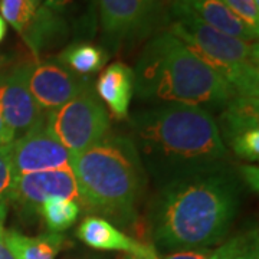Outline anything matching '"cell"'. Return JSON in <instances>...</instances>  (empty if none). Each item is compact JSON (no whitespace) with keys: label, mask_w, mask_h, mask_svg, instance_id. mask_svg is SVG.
Listing matches in <instances>:
<instances>
[{"label":"cell","mask_w":259,"mask_h":259,"mask_svg":"<svg viewBox=\"0 0 259 259\" xmlns=\"http://www.w3.org/2000/svg\"><path fill=\"white\" fill-rule=\"evenodd\" d=\"M95 91L112 117L118 120L127 118L134 94V71L122 62H114L102 71L95 83Z\"/></svg>","instance_id":"5bb4252c"},{"label":"cell","mask_w":259,"mask_h":259,"mask_svg":"<svg viewBox=\"0 0 259 259\" xmlns=\"http://www.w3.org/2000/svg\"><path fill=\"white\" fill-rule=\"evenodd\" d=\"M74 0H45V6L49 9L55 10L58 13H61L65 8H68Z\"/></svg>","instance_id":"83f0119b"},{"label":"cell","mask_w":259,"mask_h":259,"mask_svg":"<svg viewBox=\"0 0 259 259\" xmlns=\"http://www.w3.org/2000/svg\"><path fill=\"white\" fill-rule=\"evenodd\" d=\"M259 102L258 98L235 95L226 104L218 125L223 143H229L235 137L249 130L259 128Z\"/></svg>","instance_id":"2e32d148"},{"label":"cell","mask_w":259,"mask_h":259,"mask_svg":"<svg viewBox=\"0 0 259 259\" xmlns=\"http://www.w3.org/2000/svg\"><path fill=\"white\" fill-rule=\"evenodd\" d=\"M66 33L65 20L55 10L49 9L45 5H40L30 26L22 35V39L32 51L35 56H39L56 44Z\"/></svg>","instance_id":"e0dca14e"},{"label":"cell","mask_w":259,"mask_h":259,"mask_svg":"<svg viewBox=\"0 0 259 259\" xmlns=\"http://www.w3.org/2000/svg\"><path fill=\"white\" fill-rule=\"evenodd\" d=\"M133 143L143 168L161 186L223 171L228 150L212 114L168 102L131 118Z\"/></svg>","instance_id":"6da1fadb"},{"label":"cell","mask_w":259,"mask_h":259,"mask_svg":"<svg viewBox=\"0 0 259 259\" xmlns=\"http://www.w3.org/2000/svg\"><path fill=\"white\" fill-rule=\"evenodd\" d=\"M15 141V134L9 128V125L6 124V121L3 120V115L0 112V146L3 144H9Z\"/></svg>","instance_id":"4316f807"},{"label":"cell","mask_w":259,"mask_h":259,"mask_svg":"<svg viewBox=\"0 0 259 259\" xmlns=\"http://www.w3.org/2000/svg\"><path fill=\"white\" fill-rule=\"evenodd\" d=\"M231 150L238 157L248 160L250 163L259 157V128H253L235 137L228 143Z\"/></svg>","instance_id":"603a6c76"},{"label":"cell","mask_w":259,"mask_h":259,"mask_svg":"<svg viewBox=\"0 0 259 259\" xmlns=\"http://www.w3.org/2000/svg\"><path fill=\"white\" fill-rule=\"evenodd\" d=\"M238 206L236 180L225 170L163 186L153 207V239L171 252L212 248L226 238Z\"/></svg>","instance_id":"7a4b0ae2"},{"label":"cell","mask_w":259,"mask_h":259,"mask_svg":"<svg viewBox=\"0 0 259 259\" xmlns=\"http://www.w3.org/2000/svg\"><path fill=\"white\" fill-rule=\"evenodd\" d=\"M13 157H12V143L0 146V212L8 214L9 197L12 186L15 182Z\"/></svg>","instance_id":"7402d4cb"},{"label":"cell","mask_w":259,"mask_h":259,"mask_svg":"<svg viewBox=\"0 0 259 259\" xmlns=\"http://www.w3.org/2000/svg\"><path fill=\"white\" fill-rule=\"evenodd\" d=\"M171 32L209 66L222 76L238 97L259 98V49L256 42H246L225 35L186 13H171Z\"/></svg>","instance_id":"5b68a950"},{"label":"cell","mask_w":259,"mask_h":259,"mask_svg":"<svg viewBox=\"0 0 259 259\" xmlns=\"http://www.w3.org/2000/svg\"><path fill=\"white\" fill-rule=\"evenodd\" d=\"M134 91L148 101L225 108L236 95L212 66L164 30L150 39L134 71Z\"/></svg>","instance_id":"3957f363"},{"label":"cell","mask_w":259,"mask_h":259,"mask_svg":"<svg viewBox=\"0 0 259 259\" xmlns=\"http://www.w3.org/2000/svg\"><path fill=\"white\" fill-rule=\"evenodd\" d=\"M32 2H33V3H35V5H36V6H40V5H42V2H44V0H32Z\"/></svg>","instance_id":"d6a6232c"},{"label":"cell","mask_w":259,"mask_h":259,"mask_svg":"<svg viewBox=\"0 0 259 259\" xmlns=\"http://www.w3.org/2000/svg\"><path fill=\"white\" fill-rule=\"evenodd\" d=\"M76 236L94 249L121 250L130 255H147L154 252L151 245H146L130 238L105 218L100 216L85 218L76 231Z\"/></svg>","instance_id":"4fadbf2b"},{"label":"cell","mask_w":259,"mask_h":259,"mask_svg":"<svg viewBox=\"0 0 259 259\" xmlns=\"http://www.w3.org/2000/svg\"><path fill=\"white\" fill-rule=\"evenodd\" d=\"M0 259H13L12 253L9 252V249L5 246V243L0 241Z\"/></svg>","instance_id":"f546056e"},{"label":"cell","mask_w":259,"mask_h":259,"mask_svg":"<svg viewBox=\"0 0 259 259\" xmlns=\"http://www.w3.org/2000/svg\"><path fill=\"white\" fill-rule=\"evenodd\" d=\"M79 213V203L65 197L49 199L39 209V216H42L48 229L55 233H61L71 228L76 222Z\"/></svg>","instance_id":"d6986e66"},{"label":"cell","mask_w":259,"mask_h":259,"mask_svg":"<svg viewBox=\"0 0 259 259\" xmlns=\"http://www.w3.org/2000/svg\"><path fill=\"white\" fill-rule=\"evenodd\" d=\"M58 61L74 74L85 76L101 71L108 61V54L105 52V49L93 44L75 42L65 48L58 56Z\"/></svg>","instance_id":"ac0fdd59"},{"label":"cell","mask_w":259,"mask_h":259,"mask_svg":"<svg viewBox=\"0 0 259 259\" xmlns=\"http://www.w3.org/2000/svg\"><path fill=\"white\" fill-rule=\"evenodd\" d=\"M48 130L71 154L81 153L107 137L110 115L90 88L45 117Z\"/></svg>","instance_id":"8992f818"},{"label":"cell","mask_w":259,"mask_h":259,"mask_svg":"<svg viewBox=\"0 0 259 259\" xmlns=\"http://www.w3.org/2000/svg\"><path fill=\"white\" fill-rule=\"evenodd\" d=\"M107 42L118 48L146 36L156 18L158 0H98Z\"/></svg>","instance_id":"ba28073f"},{"label":"cell","mask_w":259,"mask_h":259,"mask_svg":"<svg viewBox=\"0 0 259 259\" xmlns=\"http://www.w3.org/2000/svg\"><path fill=\"white\" fill-rule=\"evenodd\" d=\"M171 13H186L225 35L246 42L258 39V32L235 16L223 0H173Z\"/></svg>","instance_id":"7c38bea8"},{"label":"cell","mask_w":259,"mask_h":259,"mask_svg":"<svg viewBox=\"0 0 259 259\" xmlns=\"http://www.w3.org/2000/svg\"><path fill=\"white\" fill-rule=\"evenodd\" d=\"M15 176L69 167L71 153L48 130L45 120L12 143Z\"/></svg>","instance_id":"9c48e42d"},{"label":"cell","mask_w":259,"mask_h":259,"mask_svg":"<svg viewBox=\"0 0 259 259\" xmlns=\"http://www.w3.org/2000/svg\"><path fill=\"white\" fill-rule=\"evenodd\" d=\"M90 88L88 79L74 74L58 59L40 61L30 66L29 90L44 112L58 110Z\"/></svg>","instance_id":"30bf717a"},{"label":"cell","mask_w":259,"mask_h":259,"mask_svg":"<svg viewBox=\"0 0 259 259\" xmlns=\"http://www.w3.org/2000/svg\"><path fill=\"white\" fill-rule=\"evenodd\" d=\"M69 167L85 207L122 225L134 218L144 168L131 139L105 137L71 154Z\"/></svg>","instance_id":"277c9868"},{"label":"cell","mask_w":259,"mask_h":259,"mask_svg":"<svg viewBox=\"0 0 259 259\" xmlns=\"http://www.w3.org/2000/svg\"><path fill=\"white\" fill-rule=\"evenodd\" d=\"M248 238V233L233 236L222 245L214 248H200V249H187L170 252L163 259H232L235 253L241 249Z\"/></svg>","instance_id":"ffe728a7"},{"label":"cell","mask_w":259,"mask_h":259,"mask_svg":"<svg viewBox=\"0 0 259 259\" xmlns=\"http://www.w3.org/2000/svg\"><path fill=\"white\" fill-rule=\"evenodd\" d=\"M5 35H6V22L0 16V42L5 39Z\"/></svg>","instance_id":"4dcf8cb0"},{"label":"cell","mask_w":259,"mask_h":259,"mask_svg":"<svg viewBox=\"0 0 259 259\" xmlns=\"http://www.w3.org/2000/svg\"><path fill=\"white\" fill-rule=\"evenodd\" d=\"M235 16L241 19L245 25L258 32L259 29V2L258 0H223Z\"/></svg>","instance_id":"cb8c5ba5"},{"label":"cell","mask_w":259,"mask_h":259,"mask_svg":"<svg viewBox=\"0 0 259 259\" xmlns=\"http://www.w3.org/2000/svg\"><path fill=\"white\" fill-rule=\"evenodd\" d=\"M5 219H6V214L0 212V241H3V235H5V228H3Z\"/></svg>","instance_id":"1f68e13d"},{"label":"cell","mask_w":259,"mask_h":259,"mask_svg":"<svg viewBox=\"0 0 259 259\" xmlns=\"http://www.w3.org/2000/svg\"><path fill=\"white\" fill-rule=\"evenodd\" d=\"M3 243L13 259H55L64 246L61 233L49 232L39 236H26L18 231H5Z\"/></svg>","instance_id":"9a60e30c"},{"label":"cell","mask_w":259,"mask_h":259,"mask_svg":"<svg viewBox=\"0 0 259 259\" xmlns=\"http://www.w3.org/2000/svg\"><path fill=\"white\" fill-rule=\"evenodd\" d=\"M37 8L32 0H0V16L22 36L30 26Z\"/></svg>","instance_id":"44dd1931"},{"label":"cell","mask_w":259,"mask_h":259,"mask_svg":"<svg viewBox=\"0 0 259 259\" xmlns=\"http://www.w3.org/2000/svg\"><path fill=\"white\" fill-rule=\"evenodd\" d=\"M32 64L13 68L0 83V112L15 134V140L45 120V112L29 90V74Z\"/></svg>","instance_id":"8fae6325"},{"label":"cell","mask_w":259,"mask_h":259,"mask_svg":"<svg viewBox=\"0 0 259 259\" xmlns=\"http://www.w3.org/2000/svg\"><path fill=\"white\" fill-rule=\"evenodd\" d=\"M242 180L249 186L250 189H253L255 192L258 190V167L252 166V164H246V166L241 167Z\"/></svg>","instance_id":"484cf974"},{"label":"cell","mask_w":259,"mask_h":259,"mask_svg":"<svg viewBox=\"0 0 259 259\" xmlns=\"http://www.w3.org/2000/svg\"><path fill=\"white\" fill-rule=\"evenodd\" d=\"M65 197L81 204V196L71 167L16 176L9 204L23 214H39L40 206L49 199Z\"/></svg>","instance_id":"52a82bcc"},{"label":"cell","mask_w":259,"mask_h":259,"mask_svg":"<svg viewBox=\"0 0 259 259\" xmlns=\"http://www.w3.org/2000/svg\"><path fill=\"white\" fill-rule=\"evenodd\" d=\"M232 259H259L258 252V236L256 232H250L248 233V238L245 243L242 245V248Z\"/></svg>","instance_id":"d4e9b609"},{"label":"cell","mask_w":259,"mask_h":259,"mask_svg":"<svg viewBox=\"0 0 259 259\" xmlns=\"http://www.w3.org/2000/svg\"><path fill=\"white\" fill-rule=\"evenodd\" d=\"M122 259H158V256L157 252L154 250V252L147 253V255H130V253H127Z\"/></svg>","instance_id":"f1b7e54d"}]
</instances>
